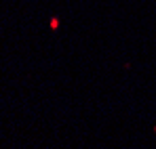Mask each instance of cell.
<instances>
[{
  "label": "cell",
  "instance_id": "6da1fadb",
  "mask_svg": "<svg viewBox=\"0 0 156 149\" xmlns=\"http://www.w3.org/2000/svg\"><path fill=\"white\" fill-rule=\"evenodd\" d=\"M154 130H156V128H154Z\"/></svg>",
  "mask_w": 156,
  "mask_h": 149
}]
</instances>
